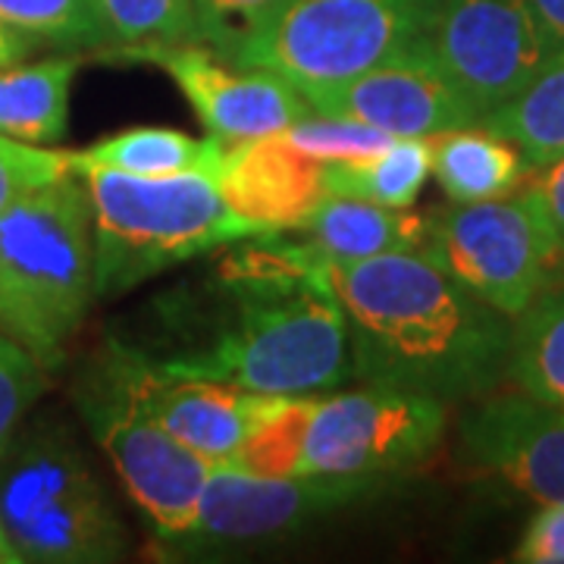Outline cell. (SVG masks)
<instances>
[{"mask_svg": "<svg viewBox=\"0 0 564 564\" xmlns=\"http://www.w3.org/2000/svg\"><path fill=\"white\" fill-rule=\"evenodd\" d=\"M430 139V176L452 202H489L511 195L530 170L518 144L489 132L484 126H464L426 135Z\"/></svg>", "mask_w": 564, "mask_h": 564, "instance_id": "18", "label": "cell"}, {"mask_svg": "<svg viewBox=\"0 0 564 564\" xmlns=\"http://www.w3.org/2000/svg\"><path fill=\"white\" fill-rule=\"evenodd\" d=\"M477 299L518 321L562 273L564 242L555 232L536 182L521 195L452 202L430 214L423 248Z\"/></svg>", "mask_w": 564, "mask_h": 564, "instance_id": "7", "label": "cell"}, {"mask_svg": "<svg viewBox=\"0 0 564 564\" xmlns=\"http://www.w3.org/2000/svg\"><path fill=\"white\" fill-rule=\"evenodd\" d=\"M317 395H282L242 445L226 458L254 477H292L304 474V445L317 411Z\"/></svg>", "mask_w": 564, "mask_h": 564, "instance_id": "25", "label": "cell"}, {"mask_svg": "<svg viewBox=\"0 0 564 564\" xmlns=\"http://www.w3.org/2000/svg\"><path fill=\"white\" fill-rule=\"evenodd\" d=\"M295 229L329 261H358L389 251H423L430 217L411 207L392 210L358 198L323 195Z\"/></svg>", "mask_w": 564, "mask_h": 564, "instance_id": "17", "label": "cell"}, {"mask_svg": "<svg viewBox=\"0 0 564 564\" xmlns=\"http://www.w3.org/2000/svg\"><path fill=\"white\" fill-rule=\"evenodd\" d=\"M348 317L351 377L443 402L496 392L511 361V317L426 251L329 261Z\"/></svg>", "mask_w": 564, "mask_h": 564, "instance_id": "1", "label": "cell"}, {"mask_svg": "<svg viewBox=\"0 0 564 564\" xmlns=\"http://www.w3.org/2000/svg\"><path fill=\"white\" fill-rule=\"evenodd\" d=\"M139 57L166 69L204 129L217 139L273 135L311 113V104L289 79L270 69L223 61L202 41L144 51Z\"/></svg>", "mask_w": 564, "mask_h": 564, "instance_id": "15", "label": "cell"}, {"mask_svg": "<svg viewBox=\"0 0 564 564\" xmlns=\"http://www.w3.org/2000/svg\"><path fill=\"white\" fill-rule=\"evenodd\" d=\"M458 455L470 474L530 502H564V411L524 389L470 404L458 423Z\"/></svg>", "mask_w": 564, "mask_h": 564, "instance_id": "13", "label": "cell"}, {"mask_svg": "<svg viewBox=\"0 0 564 564\" xmlns=\"http://www.w3.org/2000/svg\"><path fill=\"white\" fill-rule=\"evenodd\" d=\"M104 47L139 57L144 51L198 41L192 0H95Z\"/></svg>", "mask_w": 564, "mask_h": 564, "instance_id": "24", "label": "cell"}, {"mask_svg": "<svg viewBox=\"0 0 564 564\" xmlns=\"http://www.w3.org/2000/svg\"><path fill=\"white\" fill-rule=\"evenodd\" d=\"M0 22L63 47H104L95 0H0Z\"/></svg>", "mask_w": 564, "mask_h": 564, "instance_id": "26", "label": "cell"}, {"mask_svg": "<svg viewBox=\"0 0 564 564\" xmlns=\"http://www.w3.org/2000/svg\"><path fill=\"white\" fill-rule=\"evenodd\" d=\"M22 558L17 555V549L10 545L7 533H3V524H0V564H20Z\"/></svg>", "mask_w": 564, "mask_h": 564, "instance_id": "35", "label": "cell"}, {"mask_svg": "<svg viewBox=\"0 0 564 564\" xmlns=\"http://www.w3.org/2000/svg\"><path fill=\"white\" fill-rule=\"evenodd\" d=\"M220 333L195 351L154 361L176 377L242 386L261 395H317L351 377L348 317L329 258L307 242L254 236L223 261Z\"/></svg>", "mask_w": 564, "mask_h": 564, "instance_id": "2", "label": "cell"}, {"mask_svg": "<svg viewBox=\"0 0 564 564\" xmlns=\"http://www.w3.org/2000/svg\"><path fill=\"white\" fill-rule=\"evenodd\" d=\"M443 0H280L236 54L295 88L333 85L433 39Z\"/></svg>", "mask_w": 564, "mask_h": 564, "instance_id": "6", "label": "cell"}, {"mask_svg": "<svg viewBox=\"0 0 564 564\" xmlns=\"http://www.w3.org/2000/svg\"><path fill=\"white\" fill-rule=\"evenodd\" d=\"M282 135L295 148H302L304 154L323 163L367 158L395 141V135H389L370 122L348 120V117H323V113H314V117L307 113L304 120L282 129Z\"/></svg>", "mask_w": 564, "mask_h": 564, "instance_id": "27", "label": "cell"}, {"mask_svg": "<svg viewBox=\"0 0 564 564\" xmlns=\"http://www.w3.org/2000/svg\"><path fill=\"white\" fill-rule=\"evenodd\" d=\"M299 91L311 113L370 122L395 139H426L480 122V110L445 69L433 39L417 41L351 79L304 85Z\"/></svg>", "mask_w": 564, "mask_h": 564, "instance_id": "10", "label": "cell"}, {"mask_svg": "<svg viewBox=\"0 0 564 564\" xmlns=\"http://www.w3.org/2000/svg\"><path fill=\"white\" fill-rule=\"evenodd\" d=\"M223 202L261 232L295 229L323 195V161L304 154L282 132L223 139L214 166Z\"/></svg>", "mask_w": 564, "mask_h": 564, "instance_id": "16", "label": "cell"}, {"mask_svg": "<svg viewBox=\"0 0 564 564\" xmlns=\"http://www.w3.org/2000/svg\"><path fill=\"white\" fill-rule=\"evenodd\" d=\"M47 389L44 364L25 351L17 339L0 333V458L13 443L29 408L39 402Z\"/></svg>", "mask_w": 564, "mask_h": 564, "instance_id": "28", "label": "cell"}, {"mask_svg": "<svg viewBox=\"0 0 564 564\" xmlns=\"http://www.w3.org/2000/svg\"><path fill=\"white\" fill-rule=\"evenodd\" d=\"M433 44L480 120L511 101L552 54L530 0H443Z\"/></svg>", "mask_w": 564, "mask_h": 564, "instance_id": "12", "label": "cell"}, {"mask_svg": "<svg viewBox=\"0 0 564 564\" xmlns=\"http://www.w3.org/2000/svg\"><path fill=\"white\" fill-rule=\"evenodd\" d=\"M104 367L166 433L214 464L226 462L282 399L220 380L166 373L135 348H110Z\"/></svg>", "mask_w": 564, "mask_h": 564, "instance_id": "14", "label": "cell"}, {"mask_svg": "<svg viewBox=\"0 0 564 564\" xmlns=\"http://www.w3.org/2000/svg\"><path fill=\"white\" fill-rule=\"evenodd\" d=\"M489 132L502 135L524 154L530 170H545L564 158V44L552 51L540 73L524 88L489 110L477 122Z\"/></svg>", "mask_w": 564, "mask_h": 564, "instance_id": "20", "label": "cell"}, {"mask_svg": "<svg viewBox=\"0 0 564 564\" xmlns=\"http://www.w3.org/2000/svg\"><path fill=\"white\" fill-rule=\"evenodd\" d=\"M395 477H339V474H292L254 477L232 464H214L204 484L198 524L182 540L188 545H239L285 536L289 530L323 514L364 502Z\"/></svg>", "mask_w": 564, "mask_h": 564, "instance_id": "11", "label": "cell"}, {"mask_svg": "<svg viewBox=\"0 0 564 564\" xmlns=\"http://www.w3.org/2000/svg\"><path fill=\"white\" fill-rule=\"evenodd\" d=\"M220 148L223 139L217 135L195 139L166 126H135L107 135L85 151H73V163H95L129 176H176L188 170H204L214 176Z\"/></svg>", "mask_w": 564, "mask_h": 564, "instance_id": "22", "label": "cell"}, {"mask_svg": "<svg viewBox=\"0 0 564 564\" xmlns=\"http://www.w3.org/2000/svg\"><path fill=\"white\" fill-rule=\"evenodd\" d=\"M198 20V41L223 61H236L248 39L261 29L280 0H192Z\"/></svg>", "mask_w": 564, "mask_h": 564, "instance_id": "30", "label": "cell"}, {"mask_svg": "<svg viewBox=\"0 0 564 564\" xmlns=\"http://www.w3.org/2000/svg\"><path fill=\"white\" fill-rule=\"evenodd\" d=\"M91 299V202L69 173L0 214V333L54 370Z\"/></svg>", "mask_w": 564, "mask_h": 564, "instance_id": "3", "label": "cell"}, {"mask_svg": "<svg viewBox=\"0 0 564 564\" xmlns=\"http://www.w3.org/2000/svg\"><path fill=\"white\" fill-rule=\"evenodd\" d=\"M508 377L533 399L564 411V285L543 292L518 317Z\"/></svg>", "mask_w": 564, "mask_h": 564, "instance_id": "23", "label": "cell"}, {"mask_svg": "<svg viewBox=\"0 0 564 564\" xmlns=\"http://www.w3.org/2000/svg\"><path fill=\"white\" fill-rule=\"evenodd\" d=\"M536 188H540V195H543L545 210H549V217H552L555 232L562 236L564 242V158L545 166V176L543 180H536Z\"/></svg>", "mask_w": 564, "mask_h": 564, "instance_id": "32", "label": "cell"}, {"mask_svg": "<svg viewBox=\"0 0 564 564\" xmlns=\"http://www.w3.org/2000/svg\"><path fill=\"white\" fill-rule=\"evenodd\" d=\"M79 66V57H54L0 69V132L29 144L61 141Z\"/></svg>", "mask_w": 564, "mask_h": 564, "instance_id": "19", "label": "cell"}, {"mask_svg": "<svg viewBox=\"0 0 564 564\" xmlns=\"http://www.w3.org/2000/svg\"><path fill=\"white\" fill-rule=\"evenodd\" d=\"M79 411L110 458L122 489L163 540L182 543L202 511V492L214 462L166 433L107 367L82 373Z\"/></svg>", "mask_w": 564, "mask_h": 564, "instance_id": "8", "label": "cell"}, {"mask_svg": "<svg viewBox=\"0 0 564 564\" xmlns=\"http://www.w3.org/2000/svg\"><path fill=\"white\" fill-rule=\"evenodd\" d=\"M0 524L22 562H120L126 527L76 440L41 423L0 458Z\"/></svg>", "mask_w": 564, "mask_h": 564, "instance_id": "5", "label": "cell"}, {"mask_svg": "<svg viewBox=\"0 0 564 564\" xmlns=\"http://www.w3.org/2000/svg\"><path fill=\"white\" fill-rule=\"evenodd\" d=\"M91 202L95 295H117L220 245L270 236L223 202L204 170L176 176H129L73 163Z\"/></svg>", "mask_w": 564, "mask_h": 564, "instance_id": "4", "label": "cell"}, {"mask_svg": "<svg viewBox=\"0 0 564 564\" xmlns=\"http://www.w3.org/2000/svg\"><path fill=\"white\" fill-rule=\"evenodd\" d=\"M530 7L543 29L549 51H558L564 44V0H530Z\"/></svg>", "mask_w": 564, "mask_h": 564, "instance_id": "33", "label": "cell"}, {"mask_svg": "<svg viewBox=\"0 0 564 564\" xmlns=\"http://www.w3.org/2000/svg\"><path fill=\"white\" fill-rule=\"evenodd\" d=\"M69 173H76L73 151H51L0 132V214L10 204L20 202L22 195L63 180Z\"/></svg>", "mask_w": 564, "mask_h": 564, "instance_id": "29", "label": "cell"}, {"mask_svg": "<svg viewBox=\"0 0 564 564\" xmlns=\"http://www.w3.org/2000/svg\"><path fill=\"white\" fill-rule=\"evenodd\" d=\"M430 170V139H395L377 154L323 163V192L408 210L421 198Z\"/></svg>", "mask_w": 564, "mask_h": 564, "instance_id": "21", "label": "cell"}, {"mask_svg": "<svg viewBox=\"0 0 564 564\" xmlns=\"http://www.w3.org/2000/svg\"><path fill=\"white\" fill-rule=\"evenodd\" d=\"M511 558L521 564H564V502L540 505Z\"/></svg>", "mask_w": 564, "mask_h": 564, "instance_id": "31", "label": "cell"}, {"mask_svg": "<svg viewBox=\"0 0 564 564\" xmlns=\"http://www.w3.org/2000/svg\"><path fill=\"white\" fill-rule=\"evenodd\" d=\"M25 54H29V35L7 25V22H0V69L17 66Z\"/></svg>", "mask_w": 564, "mask_h": 564, "instance_id": "34", "label": "cell"}, {"mask_svg": "<svg viewBox=\"0 0 564 564\" xmlns=\"http://www.w3.org/2000/svg\"><path fill=\"white\" fill-rule=\"evenodd\" d=\"M443 433V399L364 383L317 402L304 445V474L402 477L436 452Z\"/></svg>", "mask_w": 564, "mask_h": 564, "instance_id": "9", "label": "cell"}]
</instances>
